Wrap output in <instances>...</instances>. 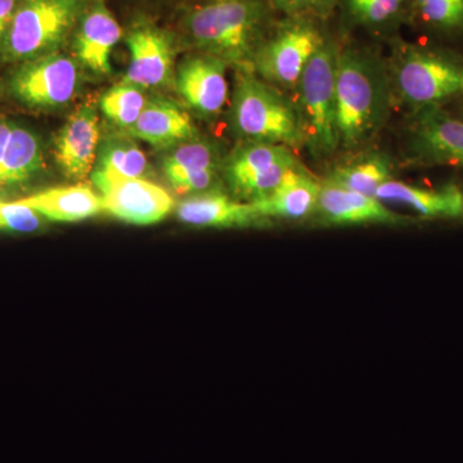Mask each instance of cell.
Here are the masks:
<instances>
[{"mask_svg":"<svg viewBox=\"0 0 463 463\" xmlns=\"http://www.w3.org/2000/svg\"><path fill=\"white\" fill-rule=\"evenodd\" d=\"M147 169L145 154L125 138H116L106 143L94 170L93 182L108 179L141 178Z\"/></svg>","mask_w":463,"mask_h":463,"instance_id":"484cf974","label":"cell"},{"mask_svg":"<svg viewBox=\"0 0 463 463\" xmlns=\"http://www.w3.org/2000/svg\"><path fill=\"white\" fill-rule=\"evenodd\" d=\"M18 201L43 218L66 223L85 221L103 212L102 197L84 185L51 188Z\"/></svg>","mask_w":463,"mask_h":463,"instance_id":"603a6c76","label":"cell"},{"mask_svg":"<svg viewBox=\"0 0 463 463\" xmlns=\"http://www.w3.org/2000/svg\"><path fill=\"white\" fill-rule=\"evenodd\" d=\"M326 39L319 21L286 18L259 48L254 70L273 87L297 90L307 62Z\"/></svg>","mask_w":463,"mask_h":463,"instance_id":"52a82bcc","label":"cell"},{"mask_svg":"<svg viewBox=\"0 0 463 463\" xmlns=\"http://www.w3.org/2000/svg\"><path fill=\"white\" fill-rule=\"evenodd\" d=\"M136 138L157 147L192 141L196 134L190 116L165 99H149L137 123L127 130Z\"/></svg>","mask_w":463,"mask_h":463,"instance_id":"d6986e66","label":"cell"},{"mask_svg":"<svg viewBox=\"0 0 463 463\" xmlns=\"http://www.w3.org/2000/svg\"><path fill=\"white\" fill-rule=\"evenodd\" d=\"M316 210L330 224H395L402 222L399 215L376 197L346 190L331 181L322 184Z\"/></svg>","mask_w":463,"mask_h":463,"instance_id":"2e32d148","label":"cell"},{"mask_svg":"<svg viewBox=\"0 0 463 463\" xmlns=\"http://www.w3.org/2000/svg\"><path fill=\"white\" fill-rule=\"evenodd\" d=\"M99 120L96 109L83 106L70 116L54 145L58 166L69 178L84 179L96 164Z\"/></svg>","mask_w":463,"mask_h":463,"instance_id":"4fadbf2b","label":"cell"},{"mask_svg":"<svg viewBox=\"0 0 463 463\" xmlns=\"http://www.w3.org/2000/svg\"><path fill=\"white\" fill-rule=\"evenodd\" d=\"M298 166L291 148L272 143L251 142L237 149L227 165L225 176L234 194L249 203L263 200Z\"/></svg>","mask_w":463,"mask_h":463,"instance_id":"9c48e42d","label":"cell"},{"mask_svg":"<svg viewBox=\"0 0 463 463\" xmlns=\"http://www.w3.org/2000/svg\"><path fill=\"white\" fill-rule=\"evenodd\" d=\"M43 164L44 160L38 137L25 128L14 125L0 164V187L29 181L42 169Z\"/></svg>","mask_w":463,"mask_h":463,"instance_id":"d4e9b609","label":"cell"},{"mask_svg":"<svg viewBox=\"0 0 463 463\" xmlns=\"http://www.w3.org/2000/svg\"><path fill=\"white\" fill-rule=\"evenodd\" d=\"M389 72L394 93L413 111H419L440 106L459 94L463 57L429 43H399Z\"/></svg>","mask_w":463,"mask_h":463,"instance_id":"3957f363","label":"cell"},{"mask_svg":"<svg viewBox=\"0 0 463 463\" xmlns=\"http://www.w3.org/2000/svg\"><path fill=\"white\" fill-rule=\"evenodd\" d=\"M265 21V8L252 0L215 2L196 9L188 18L194 42L206 54L252 71Z\"/></svg>","mask_w":463,"mask_h":463,"instance_id":"7a4b0ae2","label":"cell"},{"mask_svg":"<svg viewBox=\"0 0 463 463\" xmlns=\"http://www.w3.org/2000/svg\"><path fill=\"white\" fill-rule=\"evenodd\" d=\"M227 63L210 54L187 58L179 66L176 90L192 109L203 116H215L228 102Z\"/></svg>","mask_w":463,"mask_h":463,"instance_id":"7c38bea8","label":"cell"},{"mask_svg":"<svg viewBox=\"0 0 463 463\" xmlns=\"http://www.w3.org/2000/svg\"><path fill=\"white\" fill-rule=\"evenodd\" d=\"M459 94H461L462 99H463V78H462V87H461V90H459Z\"/></svg>","mask_w":463,"mask_h":463,"instance_id":"836d02e7","label":"cell"},{"mask_svg":"<svg viewBox=\"0 0 463 463\" xmlns=\"http://www.w3.org/2000/svg\"><path fill=\"white\" fill-rule=\"evenodd\" d=\"M404 143L408 160L417 165L463 167V120L440 106L414 111Z\"/></svg>","mask_w":463,"mask_h":463,"instance_id":"30bf717a","label":"cell"},{"mask_svg":"<svg viewBox=\"0 0 463 463\" xmlns=\"http://www.w3.org/2000/svg\"><path fill=\"white\" fill-rule=\"evenodd\" d=\"M163 167L179 194L209 191L218 176L214 149L205 142L183 143L164 160Z\"/></svg>","mask_w":463,"mask_h":463,"instance_id":"ac0fdd59","label":"cell"},{"mask_svg":"<svg viewBox=\"0 0 463 463\" xmlns=\"http://www.w3.org/2000/svg\"><path fill=\"white\" fill-rule=\"evenodd\" d=\"M94 183L102 194L103 212L128 224H156L175 205L169 192L146 179H108Z\"/></svg>","mask_w":463,"mask_h":463,"instance_id":"8fae6325","label":"cell"},{"mask_svg":"<svg viewBox=\"0 0 463 463\" xmlns=\"http://www.w3.org/2000/svg\"><path fill=\"white\" fill-rule=\"evenodd\" d=\"M121 38V27L114 16L103 7L88 14L75 41L78 60L94 75L111 72V53Z\"/></svg>","mask_w":463,"mask_h":463,"instance_id":"7402d4cb","label":"cell"},{"mask_svg":"<svg viewBox=\"0 0 463 463\" xmlns=\"http://www.w3.org/2000/svg\"><path fill=\"white\" fill-rule=\"evenodd\" d=\"M376 199L381 203L410 207L417 214L428 218H458L463 215V192L453 184L428 190L390 179L381 185Z\"/></svg>","mask_w":463,"mask_h":463,"instance_id":"ffe728a7","label":"cell"},{"mask_svg":"<svg viewBox=\"0 0 463 463\" xmlns=\"http://www.w3.org/2000/svg\"><path fill=\"white\" fill-rule=\"evenodd\" d=\"M12 127L14 125L7 123V121H0V164H2L3 156H5V147L9 136H11Z\"/></svg>","mask_w":463,"mask_h":463,"instance_id":"1f68e13d","label":"cell"},{"mask_svg":"<svg viewBox=\"0 0 463 463\" xmlns=\"http://www.w3.org/2000/svg\"><path fill=\"white\" fill-rule=\"evenodd\" d=\"M130 63L125 83L139 88L165 84L172 72V45L163 33L154 27H139L127 38Z\"/></svg>","mask_w":463,"mask_h":463,"instance_id":"9a60e30c","label":"cell"},{"mask_svg":"<svg viewBox=\"0 0 463 463\" xmlns=\"http://www.w3.org/2000/svg\"><path fill=\"white\" fill-rule=\"evenodd\" d=\"M321 187V183L297 166L269 196L250 203L264 219H303L315 212Z\"/></svg>","mask_w":463,"mask_h":463,"instance_id":"44dd1931","label":"cell"},{"mask_svg":"<svg viewBox=\"0 0 463 463\" xmlns=\"http://www.w3.org/2000/svg\"><path fill=\"white\" fill-rule=\"evenodd\" d=\"M176 215L184 224L203 228L254 227L265 221L251 203H239L219 192H206L182 201Z\"/></svg>","mask_w":463,"mask_h":463,"instance_id":"e0dca14e","label":"cell"},{"mask_svg":"<svg viewBox=\"0 0 463 463\" xmlns=\"http://www.w3.org/2000/svg\"><path fill=\"white\" fill-rule=\"evenodd\" d=\"M335 91L339 148L367 145L383 129L392 109L389 67L365 48H339Z\"/></svg>","mask_w":463,"mask_h":463,"instance_id":"6da1fadb","label":"cell"},{"mask_svg":"<svg viewBox=\"0 0 463 463\" xmlns=\"http://www.w3.org/2000/svg\"><path fill=\"white\" fill-rule=\"evenodd\" d=\"M78 81L75 61L51 53L18 67L9 80V90L26 108L52 109L62 108L74 99Z\"/></svg>","mask_w":463,"mask_h":463,"instance_id":"ba28073f","label":"cell"},{"mask_svg":"<svg viewBox=\"0 0 463 463\" xmlns=\"http://www.w3.org/2000/svg\"><path fill=\"white\" fill-rule=\"evenodd\" d=\"M42 218L39 213L18 200L14 203L0 201V230L32 233L41 228Z\"/></svg>","mask_w":463,"mask_h":463,"instance_id":"f1b7e54d","label":"cell"},{"mask_svg":"<svg viewBox=\"0 0 463 463\" xmlns=\"http://www.w3.org/2000/svg\"><path fill=\"white\" fill-rule=\"evenodd\" d=\"M410 0H337L347 27L373 35H392L407 24Z\"/></svg>","mask_w":463,"mask_h":463,"instance_id":"cb8c5ba5","label":"cell"},{"mask_svg":"<svg viewBox=\"0 0 463 463\" xmlns=\"http://www.w3.org/2000/svg\"><path fill=\"white\" fill-rule=\"evenodd\" d=\"M18 0H0V43L5 39L14 14H16Z\"/></svg>","mask_w":463,"mask_h":463,"instance_id":"4dcf8cb0","label":"cell"},{"mask_svg":"<svg viewBox=\"0 0 463 463\" xmlns=\"http://www.w3.org/2000/svg\"><path fill=\"white\" fill-rule=\"evenodd\" d=\"M78 0H21L2 52L7 60L26 61L51 54L74 24Z\"/></svg>","mask_w":463,"mask_h":463,"instance_id":"8992f818","label":"cell"},{"mask_svg":"<svg viewBox=\"0 0 463 463\" xmlns=\"http://www.w3.org/2000/svg\"><path fill=\"white\" fill-rule=\"evenodd\" d=\"M339 48L330 39L313 54L298 81V109L304 145L316 157L339 149L336 128V65Z\"/></svg>","mask_w":463,"mask_h":463,"instance_id":"5b68a950","label":"cell"},{"mask_svg":"<svg viewBox=\"0 0 463 463\" xmlns=\"http://www.w3.org/2000/svg\"><path fill=\"white\" fill-rule=\"evenodd\" d=\"M216 2H237V0H216Z\"/></svg>","mask_w":463,"mask_h":463,"instance_id":"d6a6232c","label":"cell"},{"mask_svg":"<svg viewBox=\"0 0 463 463\" xmlns=\"http://www.w3.org/2000/svg\"><path fill=\"white\" fill-rule=\"evenodd\" d=\"M274 8L286 18L323 21L336 9L337 0H272Z\"/></svg>","mask_w":463,"mask_h":463,"instance_id":"f546056e","label":"cell"},{"mask_svg":"<svg viewBox=\"0 0 463 463\" xmlns=\"http://www.w3.org/2000/svg\"><path fill=\"white\" fill-rule=\"evenodd\" d=\"M425 43L461 54L463 0H410L407 24Z\"/></svg>","mask_w":463,"mask_h":463,"instance_id":"5bb4252c","label":"cell"},{"mask_svg":"<svg viewBox=\"0 0 463 463\" xmlns=\"http://www.w3.org/2000/svg\"><path fill=\"white\" fill-rule=\"evenodd\" d=\"M147 102L142 88L123 81L109 88L100 99L99 105L109 121L128 130L137 123Z\"/></svg>","mask_w":463,"mask_h":463,"instance_id":"83f0119b","label":"cell"},{"mask_svg":"<svg viewBox=\"0 0 463 463\" xmlns=\"http://www.w3.org/2000/svg\"><path fill=\"white\" fill-rule=\"evenodd\" d=\"M234 132L250 142L272 143L298 148L303 146L297 105L273 85L242 71L231 106Z\"/></svg>","mask_w":463,"mask_h":463,"instance_id":"277c9868","label":"cell"},{"mask_svg":"<svg viewBox=\"0 0 463 463\" xmlns=\"http://www.w3.org/2000/svg\"><path fill=\"white\" fill-rule=\"evenodd\" d=\"M390 179H392V166L389 161L383 157L373 156L336 167L332 173L330 181L346 190L376 197L381 185L385 184Z\"/></svg>","mask_w":463,"mask_h":463,"instance_id":"4316f807","label":"cell"}]
</instances>
